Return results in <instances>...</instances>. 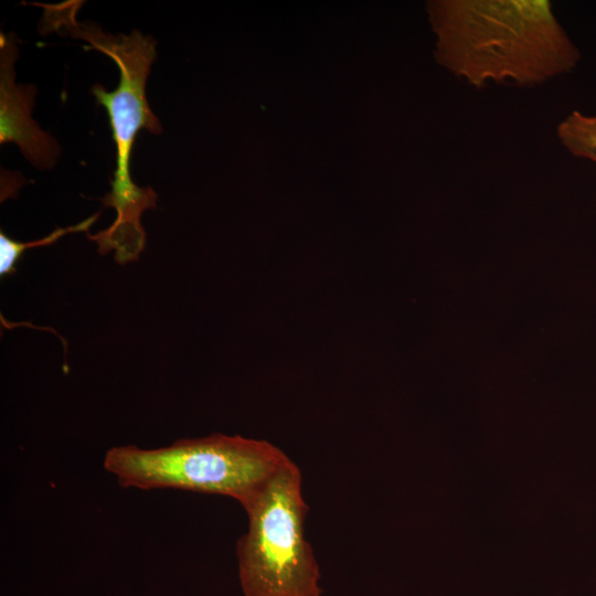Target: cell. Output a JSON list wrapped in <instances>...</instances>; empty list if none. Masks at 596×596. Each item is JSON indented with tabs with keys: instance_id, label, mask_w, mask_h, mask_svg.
Segmentation results:
<instances>
[{
	"instance_id": "6da1fadb",
	"label": "cell",
	"mask_w": 596,
	"mask_h": 596,
	"mask_svg": "<svg viewBox=\"0 0 596 596\" xmlns=\"http://www.w3.org/2000/svg\"><path fill=\"white\" fill-rule=\"evenodd\" d=\"M435 23L440 60L477 87L539 84L579 60L550 1H441Z\"/></svg>"
},
{
	"instance_id": "7a4b0ae2",
	"label": "cell",
	"mask_w": 596,
	"mask_h": 596,
	"mask_svg": "<svg viewBox=\"0 0 596 596\" xmlns=\"http://www.w3.org/2000/svg\"><path fill=\"white\" fill-rule=\"evenodd\" d=\"M82 1L67 0L56 4H41L44 13L40 21L42 34L56 32L64 36L85 40L87 49L109 56L118 66L119 83L108 92L95 84L92 93L96 102L107 109L116 145V170L110 192L100 201L116 211L113 224L88 238L96 242L102 255L115 251V260L126 264L136 260L146 244V232L140 223L146 210L155 209L157 193L140 188L130 175V156L135 138L140 129L161 134L162 126L151 111L146 96V81L156 58V41L139 31L129 35L105 33L95 23L76 20Z\"/></svg>"
},
{
	"instance_id": "3957f363",
	"label": "cell",
	"mask_w": 596,
	"mask_h": 596,
	"mask_svg": "<svg viewBox=\"0 0 596 596\" xmlns=\"http://www.w3.org/2000/svg\"><path fill=\"white\" fill-rule=\"evenodd\" d=\"M289 459L266 440L213 434L152 449L115 446L103 466L124 488L220 494L245 510Z\"/></svg>"
},
{
	"instance_id": "277c9868",
	"label": "cell",
	"mask_w": 596,
	"mask_h": 596,
	"mask_svg": "<svg viewBox=\"0 0 596 596\" xmlns=\"http://www.w3.org/2000/svg\"><path fill=\"white\" fill-rule=\"evenodd\" d=\"M245 512L248 528L236 543L244 596H322L319 565L305 535L308 505L299 467L289 459Z\"/></svg>"
},
{
	"instance_id": "5b68a950",
	"label": "cell",
	"mask_w": 596,
	"mask_h": 596,
	"mask_svg": "<svg viewBox=\"0 0 596 596\" xmlns=\"http://www.w3.org/2000/svg\"><path fill=\"white\" fill-rule=\"evenodd\" d=\"M18 57L14 33L0 34V143L13 142L39 169H51L60 157L57 141L43 131L31 113L36 89L32 84L18 85L14 62Z\"/></svg>"
},
{
	"instance_id": "8992f818",
	"label": "cell",
	"mask_w": 596,
	"mask_h": 596,
	"mask_svg": "<svg viewBox=\"0 0 596 596\" xmlns=\"http://www.w3.org/2000/svg\"><path fill=\"white\" fill-rule=\"evenodd\" d=\"M556 132L573 156L596 162V115L574 110L560 123Z\"/></svg>"
},
{
	"instance_id": "52a82bcc",
	"label": "cell",
	"mask_w": 596,
	"mask_h": 596,
	"mask_svg": "<svg viewBox=\"0 0 596 596\" xmlns=\"http://www.w3.org/2000/svg\"><path fill=\"white\" fill-rule=\"evenodd\" d=\"M100 212L87 217L78 224L68 227H57L47 236L33 242H18L9 238L3 232L0 233V274L1 276L11 274L15 270V263L22 253L28 248L51 245L62 236L73 232H84L97 220Z\"/></svg>"
}]
</instances>
